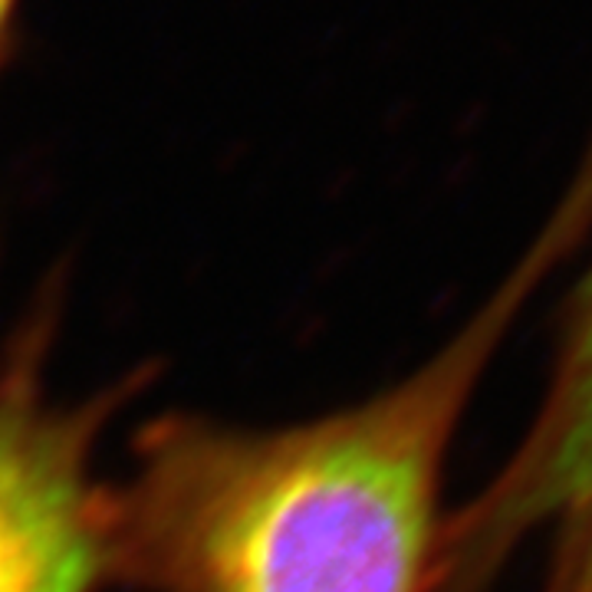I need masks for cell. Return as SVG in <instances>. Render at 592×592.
<instances>
[{"mask_svg":"<svg viewBox=\"0 0 592 592\" xmlns=\"http://www.w3.org/2000/svg\"><path fill=\"white\" fill-rule=\"evenodd\" d=\"M573 204L491 303L408 379L287 428L188 411L145 425L109 488V583L142 592H431L451 438Z\"/></svg>","mask_w":592,"mask_h":592,"instance_id":"6da1fadb","label":"cell"},{"mask_svg":"<svg viewBox=\"0 0 592 592\" xmlns=\"http://www.w3.org/2000/svg\"><path fill=\"white\" fill-rule=\"evenodd\" d=\"M53 306L0 343V592H96L109 583V488L96 445L139 379L60 398L50 379Z\"/></svg>","mask_w":592,"mask_h":592,"instance_id":"7a4b0ae2","label":"cell"},{"mask_svg":"<svg viewBox=\"0 0 592 592\" xmlns=\"http://www.w3.org/2000/svg\"><path fill=\"white\" fill-rule=\"evenodd\" d=\"M471 513L497 550L537 537L592 540V267L570 309L553 386Z\"/></svg>","mask_w":592,"mask_h":592,"instance_id":"3957f363","label":"cell"},{"mask_svg":"<svg viewBox=\"0 0 592 592\" xmlns=\"http://www.w3.org/2000/svg\"><path fill=\"white\" fill-rule=\"evenodd\" d=\"M17 10H20V0H0V73H3V67L10 60V50H13Z\"/></svg>","mask_w":592,"mask_h":592,"instance_id":"277c9868","label":"cell"},{"mask_svg":"<svg viewBox=\"0 0 592 592\" xmlns=\"http://www.w3.org/2000/svg\"><path fill=\"white\" fill-rule=\"evenodd\" d=\"M547 592H592V580H557Z\"/></svg>","mask_w":592,"mask_h":592,"instance_id":"5b68a950","label":"cell"}]
</instances>
